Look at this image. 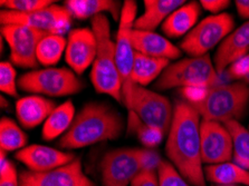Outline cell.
<instances>
[{
  "instance_id": "60d3db41",
  "label": "cell",
  "mask_w": 249,
  "mask_h": 186,
  "mask_svg": "<svg viewBox=\"0 0 249 186\" xmlns=\"http://www.w3.org/2000/svg\"><path fill=\"white\" fill-rule=\"evenodd\" d=\"M216 186H240V185H216Z\"/></svg>"
},
{
  "instance_id": "e575fe53",
  "label": "cell",
  "mask_w": 249,
  "mask_h": 186,
  "mask_svg": "<svg viewBox=\"0 0 249 186\" xmlns=\"http://www.w3.org/2000/svg\"><path fill=\"white\" fill-rule=\"evenodd\" d=\"M131 186H159L158 170H141L132 181Z\"/></svg>"
},
{
  "instance_id": "8fae6325",
  "label": "cell",
  "mask_w": 249,
  "mask_h": 186,
  "mask_svg": "<svg viewBox=\"0 0 249 186\" xmlns=\"http://www.w3.org/2000/svg\"><path fill=\"white\" fill-rule=\"evenodd\" d=\"M1 35L10 48V60L14 65L21 68L38 67L37 46L48 34L24 25H6L1 27Z\"/></svg>"
},
{
  "instance_id": "ab89813d",
  "label": "cell",
  "mask_w": 249,
  "mask_h": 186,
  "mask_svg": "<svg viewBox=\"0 0 249 186\" xmlns=\"http://www.w3.org/2000/svg\"><path fill=\"white\" fill-rule=\"evenodd\" d=\"M248 57H249V54H248ZM244 83H245V84H247V85L249 86V75L247 76V77H246V78H245V81H244Z\"/></svg>"
},
{
  "instance_id": "f546056e",
  "label": "cell",
  "mask_w": 249,
  "mask_h": 186,
  "mask_svg": "<svg viewBox=\"0 0 249 186\" xmlns=\"http://www.w3.org/2000/svg\"><path fill=\"white\" fill-rule=\"evenodd\" d=\"M55 3L51 0H1L0 6L5 7L6 10L15 11L20 14H30Z\"/></svg>"
},
{
  "instance_id": "30bf717a",
  "label": "cell",
  "mask_w": 249,
  "mask_h": 186,
  "mask_svg": "<svg viewBox=\"0 0 249 186\" xmlns=\"http://www.w3.org/2000/svg\"><path fill=\"white\" fill-rule=\"evenodd\" d=\"M143 123L168 134L173 118V106L167 97L144 87L135 85L131 111Z\"/></svg>"
},
{
  "instance_id": "d6a6232c",
  "label": "cell",
  "mask_w": 249,
  "mask_h": 186,
  "mask_svg": "<svg viewBox=\"0 0 249 186\" xmlns=\"http://www.w3.org/2000/svg\"><path fill=\"white\" fill-rule=\"evenodd\" d=\"M141 170H158L163 159L152 149H137Z\"/></svg>"
},
{
  "instance_id": "ba28073f",
  "label": "cell",
  "mask_w": 249,
  "mask_h": 186,
  "mask_svg": "<svg viewBox=\"0 0 249 186\" xmlns=\"http://www.w3.org/2000/svg\"><path fill=\"white\" fill-rule=\"evenodd\" d=\"M233 26L235 20L231 15L227 13L211 15L186 35L181 41L180 48L191 57L205 56L232 33Z\"/></svg>"
},
{
  "instance_id": "44dd1931",
  "label": "cell",
  "mask_w": 249,
  "mask_h": 186,
  "mask_svg": "<svg viewBox=\"0 0 249 186\" xmlns=\"http://www.w3.org/2000/svg\"><path fill=\"white\" fill-rule=\"evenodd\" d=\"M200 16V5L197 1L184 3L173 11L162 24V30L169 38H179L188 35L195 28Z\"/></svg>"
},
{
  "instance_id": "83f0119b",
  "label": "cell",
  "mask_w": 249,
  "mask_h": 186,
  "mask_svg": "<svg viewBox=\"0 0 249 186\" xmlns=\"http://www.w3.org/2000/svg\"><path fill=\"white\" fill-rule=\"evenodd\" d=\"M27 135L16 121L8 117L0 120V149L3 152L20 151L26 147Z\"/></svg>"
},
{
  "instance_id": "f1b7e54d",
  "label": "cell",
  "mask_w": 249,
  "mask_h": 186,
  "mask_svg": "<svg viewBox=\"0 0 249 186\" xmlns=\"http://www.w3.org/2000/svg\"><path fill=\"white\" fill-rule=\"evenodd\" d=\"M127 133L135 134L140 143L145 149H153L159 145L164 137V133L156 127H151L149 125L139 118L137 114L131 112L127 115Z\"/></svg>"
},
{
  "instance_id": "52a82bcc",
  "label": "cell",
  "mask_w": 249,
  "mask_h": 186,
  "mask_svg": "<svg viewBox=\"0 0 249 186\" xmlns=\"http://www.w3.org/2000/svg\"><path fill=\"white\" fill-rule=\"evenodd\" d=\"M17 84L24 92L51 97L69 96L84 88L83 82L73 70L55 67L28 71L18 79Z\"/></svg>"
},
{
  "instance_id": "7a4b0ae2",
  "label": "cell",
  "mask_w": 249,
  "mask_h": 186,
  "mask_svg": "<svg viewBox=\"0 0 249 186\" xmlns=\"http://www.w3.org/2000/svg\"><path fill=\"white\" fill-rule=\"evenodd\" d=\"M123 119L120 114L104 102H89L75 116L70 130L58 140L65 150L82 149L93 144L120 137Z\"/></svg>"
},
{
  "instance_id": "4fadbf2b",
  "label": "cell",
  "mask_w": 249,
  "mask_h": 186,
  "mask_svg": "<svg viewBox=\"0 0 249 186\" xmlns=\"http://www.w3.org/2000/svg\"><path fill=\"white\" fill-rule=\"evenodd\" d=\"M102 185L127 186L141 172L137 149H119L108 152L102 159Z\"/></svg>"
},
{
  "instance_id": "484cf974",
  "label": "cell",
  "mask_w": 249,
  "mask_h": 186,
  "mask_svg": "<svg viewBox=\"0 0 249 186\" xmlns=\"http://www.w3.org/2000/svg\"><path fill=\"white\" fill-rule=\"evenodd\" d=\"M67 40L63 35L48 34L37 46V60L43 66H54L66 51Z\"/></svg>"
},
{
  "instance_id": "ffe728a7",
  "label": "cell",
  "mask_w": 249,
  "mask_h": 186,
  "mask_svg": "<svg viewBox=\"0 0 249 186\" xmlns=\"http://www.w3.org/2000/svg\"><path fill=\"white\" fill-rule=\"evenodd\" d=\"M184 3V0H144V14L135 19L134 29L153 32Z\"/></svg>"
},
{
  "instance_id": "7c38bea8",
  "label": "cell",
  "mask_w": 249,
  "mask_h": 186,
  "mask_svg": "<svg viewBox=\"0 0 249 186\" xmlns=\"http://www.w3.org/2000/svg\"><path fill=\"white\" fill-rule=\"evenodd\" d=\"M200 144L202 163L207 165L230 162L233 156V142L228 128L224 124L201 119Z\"/></svg>"
},
{
  "instance_id": "6da1fadb",
  "label": "cell",
  "mask_w": 249,
  "mask_h": 186,
  "mask_svg": "<svg viewBox=\"0 0 249 186\" xmlns=\"http://www.w3.org/2000/svg\"><path fill=\"white\" fill-rule=\"evenodd\" d=\"M201 117L186 101L173 105V118L168 133L165 152L170 163L192 186H207L200 144Z\"/></svg>"
},
{
  "instance_id": "7402d4cb",
  "label": "cell",
  "mask_w": 249,
  "mask_h": 186,
  "mask_svg": "<svg viewBox=\"0 0 249 186\" xmlns=\"http://www.w3.org/2000/svg\"><path fill=\"white\" fill-rule=\"evenodd\" d=\"M71 16L76 19H84L110 13L114 20H120L123 5L113 0H66L65 5Z\"/></svg>"
},
{
  "instance_id": "3957f363",
  "label": "cell",
  "mask_w": 249,
  "mask_h": 186,
  "mask_svg": "<svg viewBox=\"0 0 249 186\" xmlns=\"http://www.w3.org/2000/svg\"><path fill=\"white\" fill-rule=\"evenodd\" d=\"M96 37V57L92 65L90 81L97 93L122 101V83L115 59V41L111 35V25L105 14L90 19Z\"/></svg>"
},
{
  "instance_id": "ac0fdd59",
  "label": "cell",
  "mask_w": 249,
  "mask_h": 186,
  "mask_svg": "<svg viewBox=\"0 0 249 186\" xmlns=\"http://www.w3.org/2000/svg\"><path fill=\"white\" fill-rule=\"evenodd\" d=\"M56 107L55 101L40 95L22 97L16 102L17 119L22 127L32 130L45 123Z\"/></svg>"
},
{
  "instance_id": "e0dca14e",
  "label": "cell",
  "mask_w": 249,
  "mask_h": 186,
  "mask_svg": "<svg viewBox=\"0 0 249 186\" xmlns=\"http://www.w3.org/2000/svg\"><path fill=\"white\" fill-rule=\"evenodd\" d=\"M249 54V21L240 26L222 40L213 58L218 74L225 73L228 67Z\"/></svg>"
},
{
  "instance_id": "cb8c5ba5",
  "label": "cell",
  "mask_w": 249,
  "mask_h": 186,
  "mask_svg": "<svg viewBox=\"0 0 249 186\" xmlns=\"http://www.w3.org/2000/svg\"><path fill=\"white\" fill-rule=\"evenodd\" d=\"M75 116V106L71 101L58 105L44 123L41 131L43 139L51 142L59 136H63L70 130Z\"/></svg>"
},
{
  "instance_id": "1f68e13d",
  "label": "cell",
  "mask_w": 249,
  "mask_h": 186,
  "mask_svg": "<svg viewBox=\"0 0 249 186\" xmlns=\"http://www.w3.org/2000/svg\"><path fill=\"white\" fill-rule=\"evenodd\" d=\"M17 73L13 64L9 62H2L0 64V90L9 96L17 97Z\"/></svg>"
},
{
  "instance_id": "d4e9b609",
  "label": "cell",
  "mask_w": 249,
  "mask_h": 186,
  "mask_svg": "<svg viewBox=\"0 0 249 186\" xmlns=\"http://www.w3.org/2000/svg\"><path fill=\"white\" fill-rule=\"evenodd\" d=\"M205 176L209 182H213L216 185L249 186V170L231 162L207 165L205 168Z\"/></svg>"
},
{
  "instance_id": "9c48e42d",
  "label": "cell",
  "mask_w": 249,
  "mask_h": 186,
  "mask_svg": "<svg viewBox=\"0 0 249 186\" xmlns=\"http://www.w3.org/2000/svg\"><path fill=\"white\" fill-rule=\"evenodd\" d=\"M71 16L65 6L53 5L35 13L20 14L10 10H1V26L24 25L46 34L64 35L71 26Z\"/></svg>"
},
{
  "instance_id": "d590c367",
  "label": "cell",
  "mask_w": 249,
  "mask_h": 186,
  "mask_svg": "<svg viewBox=\"0 0 249 186\" xmlns=\"http://www.w3.org/2000/svg\"><path fill=\"white\" fill-rule=\"evenodd\" d=\"M207 90L206 87H186V88H180V95L183 97L189 104H196V102L201 101L205 98Z\"/></svg>"
},
{
  "instance_id": "4316f807",
  "label": "cell",
  "mask_w": 249,
  "mask_h": 186,
  "mask_svg": "<svg viewBox=\"0 0 249 186\" xmlns=\"http://www.w3.org/2000/svg\"><path fill=\"white\" fill-rule=\"evenodd\" d=\"M228 128L233 142V161L240 168L249 170V131L238 120L224 124Z\"/></svg>"
},
{
  "instance_id": "74e56055",
  "label": "cell",
  "mask_w": 249,
  "mask_h": 186,
  "mask_svg": "<svg viewBox=\"0 0 249 186\" xmlns=\"http://www.w3.org/2000/svg\"><path fill=\"white\" fill-rule=\"evenodd\" d=\"M0 186H20L19 175L17 174L16 168H14L6 175L0 176Z\"/></svg>"
},
{
  "instance_id": "277c9868",
  "label": "cell",
  "mask_w": 249,
  "mask_h": 186,
  "mask_svg": "<svg viewBox=\"0 0 249 186\" xmlns=\"http://www.w3.org/2000/svg\"><path fill=\"white\" fill-rule=\"evenodd\" d=\"M203 120L225 124L238 120L249 105V86L244 82L210 87L201 101L191 104Z\"/></svg>"
},
{
  "instance_id": "5b68a950",
  "label": "cell",
  "mask_w": 249,
  "mask_h": 186,
  "mask_svg": "<svg viewBox=\"0 0 249 186\" xmlns=\"http://www.w3.org/2000/svg\"><path fill=\"white\" fill-rule=\"evenodd\" d=\"M221 85L219 74L211 62L209 54L189 57L169 65L156 83L157 89L167 90L176 87H214Z\"/></svg>"
},
{
  "instance_id": "9a60e30c",
  "label": "cell",
  "mask_w": 249,
  "mask_h": 186,
  "mask_svg": "<svg viewBox=\"0 0 249 186\" xmlns=\"http://www.w3.org/2000/svg\"><path fill=\"white\" fill-rule=\"evenodd\" d=\"M96 51V37L92 28L71 30L67 38L65 59L75 74L82 75L93 65Z\"/></svg>"
},
{
  "instance_id": "2e32d148",
  "label": "cell",
  "mask_w": 249,
  "mask_h": 186,
  "mask_svg": "<svg viewBox=\"0 0 249 186\" xmlns=\"http://www.w3.org/2000/svg\"><path fill=\"white\" fill-rule=\"evenodd\" d=\"M15 156L32 172H48L70 164L76 158L73 153H66L39 144L24 147L18 151Z\"/></svg>"
},
{
  "instance_id": "836d02e7",
  "label": "cell",
  "mask_w": 249,
  "mask_h": 186,
  "mask_svg": "<svg viewBox=\"0 0 249 186\" xmlns=\"http://www.w3.org/2000/svg\"><path fill=\"white\" fill-rule=\"evenodd\" d=\"M227 73L230 79L236 82H244L245 78L249 75V57L248 55L243 57L231 64L228 67Z\"/></svg>"
},
{
  "instance_id": "8d00e7d4",
  "label": "cell",
  "mask_w": 249,
  "mask_h": 186,
  "mask_svg": "<svg viewBox=\"0 0 249 186\" xmlns=\"http://www.w3.org/2000/svg\"><path fill=\"white\" fill-rule=\"evenodd\" d=\"M200 5L203 7V9L210 11L213 15H219L220 11L225 10L230 5L228 0H201Z\"/></svg>"
},
{
  "instance_id": "f35d334b",
  "label": "cell",
  "mask_w": 249,
  "mask_h": 186,
  "mask_svg": "<svg viewBox=\"0 0 249 186\" xmlns=\"http://www.w3.org/2000/svg\"><path fill=\"white\" fill-rule=\"evenodd\" d=\"M236 7L240 17L249 19V0H237Z\"/></svg>"
},
{
  "instance_id": "8992f818",
  "label": "cell",
  "mask_w": 249,
  "mask_h": 186,
  "mask_svg": "<svg viewBox=\"0 0 249 186\" xmlns=\"http://www.w3.org/2000/svg\"><path fill=\"white\" fill-rule=\"evenodd\" d=\"M138 5L134 0H125L121 11L120 25L115 39V59L122 83V104L131 111L135 84L132 82L135 49L132 44V30L137 19Z\"/></svg>"
},
{
  "instance_id": "603a6c76",
  "label": "cell",
  "mask_w": 249,
  "mask_h": 186,
  "mask_svg": "<svg viewBox=\"0 0 249 186\" xmlns=\"http://www.w3.org/2000/svg\"><path fill=\"white\" fill-rule=\"evenodd\" d=\"M170 65V60L164 58L146 56L135 51L133 69H132V82L135 85L144 87L160 77L165 68Z\"/></svg>"
},
{
  "instance_id": "d6986e66",
  "label": "cell",
  "mask_w": 249,
  "mask_h": 186,
  "mask_svg": "<svg viewBox=\"0 0 249 186\" xmlns=\"http://www.w3.org/2000/svg\"><path fill=\"white\" fill-rule=\"evenodd\" d=\"M132 44L135 51L146 56L168 60L178 59L181 57L180 48L173 45L168 38L162 37L154 32L133 29L132 30Z\"/></svg>"
},
{
  "instance_id": "4dcf8cb0",
  "label": "cell",
  "mask_w": 249,
  "mask_h": 186,
  "mask_svg": "<svg viewBox=\"0 0 249 186\" xmlns=\"http://www.w3.org/2000/svg\"><path fill=\"white\" fill-rule=\"evenodd\" d=\"M158 175H159V186H192L181 176L175 166L167 161H162L158 169Z\"/></svg>"
},
{
  "instance_id": "5bb4252c",
  "label": "cell",
  "mask_w": 249,
  "mask_h": 186,
  "mask_svg": "<svg viewBox=\"0 0 249 186\" xmlns=\"http://www.w3.org/2000/svg\"><path fill=\"white\" fill-rule=\"evenodd\" d=\"M20 186H95L83 170L81 158L48 172L22 170L19 174Z\"/></svg>"
}]
</instances>
